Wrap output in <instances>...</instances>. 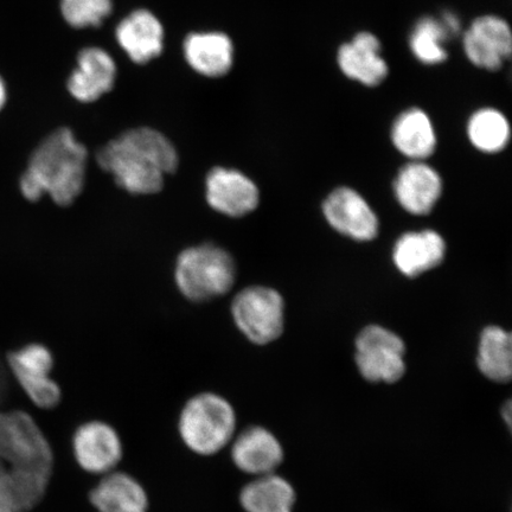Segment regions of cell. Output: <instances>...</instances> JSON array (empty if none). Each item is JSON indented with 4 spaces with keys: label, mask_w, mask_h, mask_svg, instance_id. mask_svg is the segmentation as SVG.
Wrapping results in <instances>:
<instances>
[{
    "label": "cell",
    "mask_w": 512,
    "mask_h": 512,
    "mask_svg": "<svg viewBox=\"0 0 512 512\" xmlns=\"http://www.w3.org/2000/svg\"><path fill=\"white\" fill-rule=\"evenodd\" d=\"M478 368L486 379L505 383L512 376V342L509 332L497 326L483 331L480 337Z\"/></svg>",
    "instance_id": "obj_24"
},
{
    "label": "cell",
    "mask_w": 512,
    "mask_h": 512,
    "mask_svg": "<svg viewBox=\"0 0 512 512\" xmlns=\"http://www.w3.org/2000/svg\"><path fill=\"white\" fill-rule=\"evenodd\" d=\"M234 43L221 31L191 32L183 42V55L189 67L209 79L226 76L234 64Z\"/></svg>",
    "instance_id": "obj_17"
},
{
    "label": "cell",
    "mask_w": 512,
    "mask_h": 512,
    "mask_svg": "<svg viewBox=\"0 0 512 512\" xmlns=\"http://www.w3.org/2000/svg\"><path fill=\"white\" fill-rule=\"evenodd\" d=\"M5 393H6L5 379L2 374V371H0V399L4 398Z\"/></svg>",
    "instance_id": "obj_30"
},
{
    "label": "cell",
    "mask_w": 512,
    "mask_h": 512,
    "mask_svg": "<svg viewBox=\"0 0 512 512\" xmlns=\"http://www.w3.org/2000/svg\"><path fill=\"white\" fill-rule=\"evenodd\" d=\"M326 220L337 232L358 241H370L379 233V220L361 195L349 188L337 189L324 203Z\"/></svg>",
    "instance_id": "obj_15"
},
{
    "label": "cell",
    "mask_w": 512,
    "mask_h": 512,
    "mask_svg": "<svg viewBox=\"0 0 512 512\" xmlns=\"http://www.w3.org/2000/svg\"><path fill=\"white\" fill-rule=\"evenodd\" d=\"M439 19L451 40L452 38L457 37L460 32H462V21H460V18L456 12L445 11Z\"/></svg>",
    "instance_id": "obj_28"
},
{
    "label": "cell",
    "mask_w": 512,
    "mask_h": 512,
    "mask_svg": "<svg viewBox=\"0 0 512 512\" xmlns=\"http://www.w3.org/2000/svg\"><path fill=\"white\" fill-rule=\"evenodd\" d=\"M61 14L74 29L98 28L113 12V0H61Z\"/></svg>",
    "instance_id": "obj_27"
},
{
    "label": "cell",
    "mask_w": 512,
    "mask_h": 512,
    "mask_svg": "<svg viewBox=\"0 0 512 512\" xmlns=\"http://www.w3.org/2000/svg\"><path fill=\"white\" fill-rule=\"evenodd\" d=\"M236 279L233 256L215 243L185 248L177 256L175 283L192 303H207L232 290Z\"/></svg>",
    "instance_id": "obj_4"
},
{
    "label": "cell",
    "mask_w": 512,
    "mask_h": 512,
    "mask_svg": "<svg viewBox=\"0 0 512 512\" xmlns=\"http://www.w3.org/2000/svg\"><path fill=\"white\" fill-rule=\"evenodd\" d=\"M208 206L224 216L243 217L259 206V189L241 171L216 166L204 182Z\"/></svg>",
    "instance_id": "obj_11"
},
{
    "label": "cell",
    "mask_w": 512,
    "mask_h": 512,
    "mask_svg": "<svg viewBox=\"0 0 512 512\" xmlns=\"http://www.w3.org/2000/svg\"><path fill=\"white\" fill-rule=\"evenodd\" d=\"M402 208L414 215H426L438 202L443 184L438 172L422 162L408 164L394 184Z\"/></svg>",
    "instance_id": "obj_19"
},
{
    "label": "cell",
    "mask_w": 512,
    "mask_h": 512,
    "mask_svg": "<svg viewBox=\"0 0 512 512\" xmlns=\"http://www.w3.org/2000/svg\"><path fill=\"white\" fill-rule=\"evenodd\" d=\"M450 40L439 18L425 16L416 21L408 43L416 60L438 66L447 60L446 43Z\"/></svg>",
    "instance_id": "obj_26"
},
{
    "label": "cell",
    "mask_w": 512,
    "mask_h": 512,
    "mask_svg": "<svg viewBox=\"0 0 512 512\" xmlns=\"http://www.w3.org/2000/svg\"><path fill=\"white\" fill-rule=\"evenodd\" d=\"M405 344L394 332L371 325L356 341V364L369 382L395 383L405 375Z\"/></svg>",
    "instance_id": "obj_7"
},
{
    "label": "cell",
    "mask_w": 512,
    "mask_h": 512,
    "mask_svg": "<svg viewBox=\"0 0 512 512\" xmlns=\"http://www.w3.org/2000/svg\"><path fill=\"white\" fill-rule=\"evenodd\" d=\"M96 512H149L150 499L144 485L130 473L113 471L101 476L89 492Z\"/></svg>",
    "instance_id": "obj_18"
},
{
    "label": "cell",
    "mask_w": 512,
    "mask_h": 512,
    "mask_svg": "<svg viewBox=\"0 0 512 512\" xmlns=\"http://www.w3.org/2000/svg\"><path fill=\"white\" fill-rule=\"evenodd\" d=\"M381 42L368 31L358 32L337 53V64L348 79L366 87H377L387 79L389 68L381 55Z\"/></svg>",
    "instance_id": "obj_16"
},
{
    "label": "cell",
    "mask_w": 512,
    "mask_h": 512,
    "mask_svg": "<svg viewBox=\"0 0 512 512\" xmlns=\"http://www.w3.org/2000/svg\"><path fill=\"white\" fill-rule=\"evenodd\" d=\"M230 457L236 469L254 477L271 475L283 464L285 452L279 439L262 426L247 427L236 434Z\"/></svg>",
    "instance_id": "obj_12"
},
{
    "label": "cell",
    "mask_w": 512,
    "mask_h": 512,
    "mask_svg": "<svg viewBox=\"0 0 512 512\" xmlns=\"http://www.w3.org/2000/svg\"><path fill=\"white\" fill-rule=\"evenodd\" d=\"M87 164V147L70 128H57L32 152L19 189L30 202L49 195L57 206H72L85 189Z\"/></svg>",
    "instance_id": "obj_2"
},
{
    "label": "cell",
    "mask_w": 512,
    "mask_h": 512,
    "mask_svg": "<svg viewBox=\"0 0 512 512\" xmlns=\"http://www.w3.org/2000/svg\"><path fill=\"white\" fill-rule=\"evenodd\" d=\"M8 362L12 374L35 406L49 411L60 405L62 390L59 383L51 379L54 356L46 345H25L10 352Z\"/></svg>",
    "instance_id": "obj_8"
},
{
    "label": "cell",
    "mask_w": 512,
    "mask_h": 512,
    "mask_svg": "<svg viewBox=\"0 0 512 512\" xmlns=\"http://www.w3.org/2000/svg\"><path fill=\"white\" fill-rule=\"evenodd\" d=\"M115 40L133 63L146 64L163 54L165 30L152 11L138 9L121 19Z\"/></svg>",
    "instance_id": "obj_14"
},
{
    "label": "cell",
    "mask_w": 512,
    "mask_h": 512,
    "mask_svg": "<svg viewBox=\"0 0 512 512\" xmlns=\"http://www.w3.org/2000/svg\"><path fill=\"white\" fill-rule=\"evenodd\" d=\"M0 512H16V511L14 509H11L10 507H8V505L0 503Z\"/></svg>",
    "instance_id": "obj_31"
},
{
    "label": "cell",
    "mask_w": 512,
    "mask_h": 512,
    "mask_svg": "<svg viewBox=\"0 0 512 512\" xmlns=\"http://www.w3.org/2000/svg\"><path fill=\"white\" fill-rule=\"evenodd\" d=\"M117 74V64L110 53L100 47H88L80 51L67 89L76 101L92 104L112 91Z\"/></svg>",
    "instance_id": "obj_13"
},
{
    "label": "cell",
    "mask_w": 512,
    "mask_h": 512,
    "mask_svg": "<svg viewBox=\"0 0 512 512\" xmlns=\"http://www.w3.org/2000/svg\"><path fill=\"white\" fill-rule=\"evenodd\" d=\"M72 450L76 464L94 476H105L117 470L124 458L120 434L112 425L101 420H89L76 428Z\"/></svg>",
    "instance_id": "obj_9"
},
{
    "label": "cell",
    "mask_w": 512,
    "mask_h": 512,
    "mask_svg": "<svg viewBox=\"0 0 512 512\" xmlns=\"http://www.w3.org/2000/svg\"><path fill=\"white\" fill-rule=\"evenodd\" d=\"M102 171L133 196L162 191L166 176L175 174L179 155L171 140L152 127L131 128L96 153Z\"/></svg>",
    "instance_id": "obj_1"
},
{
    "label": "cell",
    "mask_w": 512,
    "mask_h": 512,
    "mask_svg": "<svg viewBox=\"0 0 512 512\" xmlns=\"http://www.w3.org/2000/svg\"><path fill=\"white\" fill-rule=\"evenodd\" d=\"M392 140L402 155L415 162L433 155L437 147V136L428 114L420 108H409L394 121Z\"/></svg>",
    "instance_id": "obj_21"
},
{
    "label": "cell",
    "mask_w": 512,
    "mask_h": 512,
    "mask_svg": "<svg viewBox=\"0 0 512 512\" xmlns=\"http://www.w3.org/2000/svg\"><path fill=\"white\" fill-rule=\"evenodd\" d=\"M446 245L438 233L425 230L401 236L394 248V262L407 277L432 270L445 258Z\"/></svg>",
    "instance_id": "obj_20"
},
{
    "label": "cell",
    "mask_w": 512,
    "mask_h": 512,
    "mask_svg": "<svg viewBox=\"0 0 512 512\" xmlns=\"http://www.w3.org/2000/svg\"><path fill=\"white\" fill-rule=\"evenodd\" d=\"M178 433L185 447L201 457H213L232 443L238 415L222 395L198 393L182 408L178 418Z\"/></svg>",
    "instance_id": "obj_3"
},
{
    "label": "cell",
    "mask_w": 512,
    "mask_h": 512,
    "mask_svg": "<svg viewBox=\"0 0 512 512\" xmlns=\"http://www.w3.org/2000/svg\"><path fill=\"white\" fill-rule=\"evenodd\" d=\"M6 99H8V92H6L5 82L0 76V111L3 110V107L6 104Z\"/></svg>",
    "instance_id": "obj_29"
},
{
    "label": "cell",
    "mask_w": 512,
    "mask_h": 512,
    "mask_svg": "<svg viewBox=\"0 0 512 512\" xmlns=\"http://www.w3.org/2000/svg\"><path fill=\"white\" fill-rule=\"evenodd\" d=\"M467 136L477 150L496 153L509 143L510 124L502 112L495 108H482L471 115L467 123Z\"/></svg>",
    "instance_id": "obj_25"
},
{
    "label": "cell",
    "mask_w": 512,
    "mask_h": 512,
    "mask_svg": "<svg viewBox=\"0 0 512 512\" xmlns=\"http://www.w3.org/2000/svg\"><path fill=\"white\" fill-rule=\"evenodd\" d=\"M49 479L41 473L10 467L0 476V503L16 512L34 509L46 495Z\"/></svg>",
    "instance_id": "obj_23"
},
{
    "label": "cell",
    "mask_w": 512,
    "mask_h": 512,
    "mask_svg": "<svg viewBox=\"0 0 512 512\" xmlns=\"http://www.w3.org/2000/svg\"><path fill=\"white\" fill-rule=\"evenodd\" d=\"M0 459L14 469L50 477L54 453L40 426L28 413H0Z\"/></svg>",
    "instance_id": "obj_5"
},
{
    "label": "cell",
    "mask_w": 512,
    "mask_h": 512,
    "mask_svg": "<svg viewBox=\"0 0 512 512\" xmlns=\"http://www.w3.org/2000/svg\"><path fill=\"white\" fill-rule=\"evenodd\" d=\"M463 48L467 60L473 66L497 72L511 57L512 35L509 23L495 15L476 18L464 31Z\"/></svg>",
    "instance_id": "obj_10"
},
{
    "label": "cell",
    "mask_w": 512,
    "mask_h": 512,
    "mask_svg": "<svg viewBox=\"0 0 512 512\" xmlns=\"http://www.w3.org/2000/svg\"><path fill=\"white\" fill-rule=\"evenodd\" d=\"M296 499L291 483L275 473L255 477L243 486L239 496L246 512H293Z\"/></svg>",
    "instance_id": "obj_22"
},
{
    "label": "cell",
    "mask_w": 512,
    "mask_h": 512,
    "mask_svg": "<svg viewBox=\"0 0 512 512\" xmlns=\"http://www.w3.org/2000/svg\"><path fill=\"white\" fill-rule=\"evenodd\" d=\"M6 470V467L4 466V462L2 459H0V476L3 475V473L5 472Z\"/></svg>",
    "instance_id": "obj_32"
},
{
    "label": "cell",
    "mask_w": 512,
    "mask_h": 512,
    "mask_svg": "<svg viewBox=\"0 0 512 512\" xmlns=\"http://www.w3.org/2000/svg\"><path fill=\"white\" fill-rule=\"evenodd\" d=\"M236 326L249 341L266 345L278 339L284 330V300L272 288H245L232 303Z\"/></svg>",
    "instance_id": "obj_6"
}]
</instances>
